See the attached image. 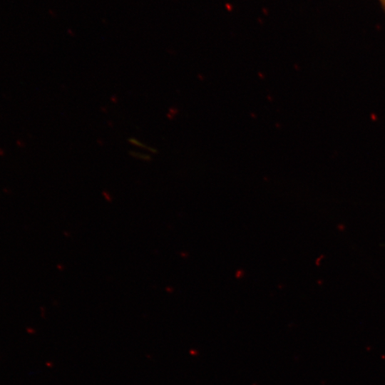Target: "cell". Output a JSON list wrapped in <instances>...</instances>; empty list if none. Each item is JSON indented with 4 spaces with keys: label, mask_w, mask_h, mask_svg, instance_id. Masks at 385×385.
I'll return each mask as SVG.
<instances>
[{
    "label": "cell",
    "mask_w": 385,
    "mask_h": 385,
    "mask_svg": "<svg viewBox=\"0 0 385 385\" xmlns=\"http://www.w3.org/2000/svg\"><path fill=\"white\" fill-rule=\"evenodd\" d=\"M133 155L134 157H138L139 158L143 159V160H147L148 158H149L148 156H147L146 155H142L138 153H133Z\"/></svg>",
    "instance_id": "6da1fadb"
},
{
    "label": "cell",
    "mask_w": 385,
    "mask_h": 385,
    "mask_svg": "<svg viewBox=\"0 0 385 385\" xmlns=\"http://www.w3.org/2000/svg\"><path fill=\"white\" fill-rule=\"evenodd\" d=\"M0 155H4V150L0 148Z\"/></svg>",
    "instance_id": "7a4b0ae2"
},
{
    "label": "cell",
    "mask_w": 385,
    "mask_h": 385,
    "mask_svg": "<svg viewBox=\"0 0 385 385\" xmlns=\"http://www.w3.org/2000/svg\"><path fill=\"white\" fill-rule=\"evenodd\" d=\"M381 3L384 4V7H385V0H381Z\"/></svg>",
    "instance_id": "3957f363"
}]
</instances>
